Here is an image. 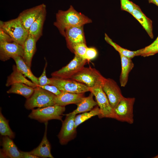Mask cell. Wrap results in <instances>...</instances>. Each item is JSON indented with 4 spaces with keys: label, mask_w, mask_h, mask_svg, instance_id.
<instances>
[{
    "label": "cell",
    "mask_w": 158,
    "mask_h": 158,
    "mask_svg": "<svg viewBox=\"0 0 158 158\" xmlns=\"http://www.w3.org/2000/svg\"><path fill=\"white\" fill-rule=\"evenodd\" d=\"M37 41L32 36L28 35L23 45V58L27 65L30 68L32 59L36 50Z\"/></svg>",
    "instance_id": "18"
},
{
    "label": "cell",
    "mask_w": 158,
    "mask_h": 158,
    "mask_svg": "<svg viewBox=\"0 0 158 158\" xmlns=\"http://www.w3.org/2000/svg\"><path fill=\"white\" fill-rule=\"evenodd\" d=\"M45 130L43 138L39 145L36 148L29 152L31 154L39 158H53L51 153V146L47 137V131L48 122L44 123Z\"/></svg>",
    "instance_id": "16"
},
{
    "label": "cell",
    "mask_w": 158,
    "mask_h": 158,
    "mask_svg": "<svg viewBox=\"0 0 158 158\" xmlns=\"http://www.w3.org/2000/svg\"><path fill=\"white\" fill-rule=\"evenodd\" d=\"M23 46L14 42H0V59L2 61L20 56L23 57Z\"/></svg>",
    "instance_id": "12"
},
{
    "label": "cell",
    "mask_w": 158,
    "mask_h": 158,
    "mask_svg": "<svg viewBox=\"0 0 158 158\" xmlns=\"http://www.w3.org/2000/svg\"><path fill=\"white\" fill-rule=\"evenodd\" d=\"M39 87L44 90L53 93L56 96L59 95L62 92L56 87L53 85H47Z\"/></svg>",
    "instance_id": "34"
},
{
    "label": "cell",
    "mask_w": 158,
    "mask_h": 158,
    "mask_svg": "<svg viewBox=\"0 0 158 158\" xmlns=\"http://www.w3.org/2000/svg\"><path fill=\"white\" fill-rule=\"evenodd\" d=\"M83 26H71L66 28L65 30L67 45L71 51L73 46L80 43H86L84 32Z\"/></svg>",
    "instance_id": "13"
},
{
    "label": "cell",
    "mask_w": 158,
    "mask_h": 158,
    "mask_svg": "<svg viewBox=\"0 0 158 158\" xmlns=\"http://www.w3.org/2000/svg\"><path fill=\"white\" fill-rule=\"evenodd\" d=\"M54 25L64 37L65 29L71 26H81L92 22L91 20L75 10L72 6L66 11L59 10L56 14Z\"/></svg>",
    "instance_id": "1"
},
{
    "label": "cell",
    "mask_w": 158,
    "mask_h": 158,
    "mask_svg": "<svg viewBox=\"0 0 158 158\" xmlns=\"http://www.w3.org/2000/svg\"><path fill=\"white\" fill-rule=\"evenodd\" d=\"M121 8L132 14L135 4L129 0H120Z\"/></svg>",
    "instance_id": "31"
},
{
    "label": "cell",
    "mask_w": 158,
    "mask_h": 158,
    "mask_svg": "<svg viewBox=\"0 0 158 158\" xmlns=\"http://www.w3.org/2000/svg\"><path fill=\"white\" fill-rule=\"evenodd\" d=\"M9 121L3 115L1 110L0 112V133L3 136H8L11 139L15 137V134L10 128Z\"/></svg>",
    "instance_id": "28"
},
{
    "label": "cell",
    "mask_w": 158,
    "mask_h": 158,
    "mask_svg": "<svg viewBox=\"0 0 158 158\" xmlns=\"http://www.w3.org/2000/svg\"><path fill=\"white\" fill-rule=\"evenodd\" d=\"M158 53V42L140 49L139 56L147 57L153 55Z\"/></svg>",
    "instance_id": "29"
},
{
    "label": "cell",
    "mask_w": 158,
    "mask_h": 158,
    "mask_svg": "<svg viewBox=\"0 0 158 158\" xmlns=\"http://www.w3.org/2000/svg\"><path fill=\"white\" fill-rule=\"evenodd\" d=\"M158 42V37L151 44H154Z\"/></svg>",
    "instance_id": "38"
},
{
    "label": "cell",
    "mask_w": 158,
    "mask_h": 158,
    "mask_svg": "<svg viewBox=\"0 0 158 158\" xmlns=\"http://www.w3.org/2000/svg\"><path fill=\"white\" fill-rule=\"evenodd\" d=\"M97 55V51L94 48H87L84 59L87 61H89L94 59Z\"/></svg>",
    "instance_id": "33"
},
{
    "label": "cell",
    "mask_w": 158,
    "mask_h": 158,
    "mask_svg": "<svg viewBox=\"0 0 158 158\" xmlns=\"http://www.w3.org/2000/svg\"><path fill=\"white\" fill-rule=\"evenodd\" d=\"M12 139L8 136H3L0 158H22L20 151L18 150Z\"/></svg>",
    "instance_id": "15"
},
{
    "label": "cell",
    "mask_w": 158,
    "mask_h": 158,
    "mask_svg": "<svg viewBox=\"0 0 158 158\" xmlns=\"http://www.w3.org/2000/svg\"><path fill=\"white\" fill-rule=\"evenodd\" d=\"M76 115L72 112L65 115L66 118L62 121L61 128L58 135L59 142L62 145L66 144L76 136L77 130L74 122Z\"/></svg>",
    "instance_id": "10"
},
{
    "label": "cell",
    "mask_w": 158,
    "mask_h": 158,
    "mask_svg": "<svg viewBox=\"0 0 158 158\" xmlns=\"http://www.w3.org/2000/svg\"><path fill=\"white\" fill-rule=\"evenodd\" d=\"M20 151L21 154L22 158H38V157L33 155L29 152H25Z\"/></svg>",
    "instance_id": "36"
},
{
    "label": "cell",
    "mask_w": 158,
    "mask_h": 158,
    "mask_svg": "<svg viewBox=\"0 0 158 158\" xmlns=\"http://www.w3.org/2000/svg\"><path fill=\"white\" fill-rule=\"evenodd\" d=\"M56 95L37 86L31 96L27 99L24 106L28 110L54 105Z\"/></svg>",
    "instance_id": "2"
},
{
    "label": "cell",
    "mask_w": 158,
    "mask_h": 158,
    "mask_svg": "<svg viewBox=\"0 0 158 158\" xmlns=\"http://www.w3.org/2000/svg\"><path fill=\"white\" fill-rule=\"evenodd\" d=\"M102 87L114 110L124 97L119 87L114 80L105 78L102 82Z\"/></svg>",
    "instance_id": "11"
},
{
    "label": "cell",
    "mask_w": 158,
    "mask_h": 158,
    "mask_svg": "<svg viewBox=\"0 0 158 158\" xmlns=\"http://www.w3.org/2000/svg\"><path fill=\"white\" fill-rule=\"evenodd\" d=\"M100 114L99 108L98 106H97L88 112H83L82 114L76 115L74 120L75 127L77 128L80 124L92 117L97 115L99 117Z\"/></svg>",
    "instance_id": "27"
},
{
    "label": "cell",
    "mask_w": 158,
    "mask_h": 158,
    "mask_svg": "<svg viewBox=\"0 0 158 158\" xmlns=\"http://www.w3.org/2000/svg\"><path fill=\"white\" fill-rule=\"evenodd\" d=\"M13 42L11 37L1 28H0V42Z\"/></svg>",
    "instance_id": "35"
},
{
    "label": "cell",
    "mask_w": 158,
    "mask_h": 158,
    "mask_svg": "<svg viewBox=\"0 0 158 158\" xmlns=\"http://www.w3.org/2000/svg\"><path fill=\"white\" fill-rule=\"evenodd\" d=\"M14 60L16 67L18 70L25 77H27L31 80L34 84L39 85L38 78L35 76L29 68L24 61L22 57L16 56L13 58Z\"/></svg>",
    "instance_id": "23"
},
{
    "label": "cell",
    "mask_w": 158,
    "mask_h": 158,
    "mask_svg": "<svg viewBox=\"0 0 158 158\" xmlns=\"http://www.w3.org/2000/svg\"><path fill=\"white\" fill-rule=\"evenodd\" d=\"M59 95L55 98V104L65 107L71 104H77L85 97L84 93H75L61 91Z\"/></svg>",
    "instance_id": "17"
},
{
    "label": "cell",
    "mask_w": 158,
    "mask_h": 158,
    "mask_svg": "<svg viewBox=\"0 0 158 158\" xmlns=\"http://www.w3.org/2000/svg\"><path fill=\"white\" fill-rule=\"evenodd\" d=\"M131 15L140 23L150 37L153 39L152 22L143 13L138 6L135 5Z\"/></svg>",
    "instance_id": "21"
},
{
    "label": "cell",
    "mask_w": 158,
    "mask_h": 158,
    "mask_svg": "<svg viewBox=\"0 0 158 158\" xmlns=\"http://www.w3.org/2000/svg\"><path fill=\"white\" fill-rule=\"evenodd\" d=\"M50 85L55 86L61 91L75 93H84L90 91V88L85 84L71 79L50 78Z\"/></svg>",
    "instance_id": "9"
},
{
    "label": "cell",
    "mask_w": 158,
    "mask_h": 158,
    "mask_svg": "<svg viewBox=\"0 0 158 158\" xmlns=\"http://www.w3.org/2000/svg\"><path fill=\"white\" fill-rule=\"evenodd\" d=\"M153 158H158V154L156 155V156L154 157Z\"/></svg>",
    "instance_id": "39"
},
{
    "label": "cell",
    "mask_w": 158,
    "mask_h": 158,
    "mask_svg": "<svg viewBox=\"0 0 158 158\" xmlns=\"http://www.w3.org/2000/svg\"><path fill=\"white\" fill-rule=\"evenodd\" d=\"M65 107L56 104L42 108L33 109L29 115V118L41 123H45L52 119L62 121Z\"/></svg>",
    "instance_id": "4"
},
{
    "label": "cell",
    "mask_w": 158,
    "mask_h": 158,
    "mask_svg": "<svg viewBox=\"0 0 158 158\" xmlns=\"http://www.w3.org/2000/svg\"><path fill=\"white\" fill-rule=\"evenodd\" d=\"M46 7V5L42 4L24 10L19 14L18 18L28 31L31 25Z\"/></svg>",
    "instance_id": "14"
},
{
    "label": "cell",
    "mask_w": 158,
    "mask_h": 158,
    "mask_svg": "<svg viewBox=\"0 0 158 158\" xmlns=\"http://www.w3.org/2000/svg\"><path fill=\"white\" fill-rule=\"evenodd\" d=\"M149 3H153L158 6V0H148Z\"/></svg>",
    "instance_id": "37"
},
{
    "label": "cell",
    "mask_w": 158,
    "mask_h": 158,
    "mask_svg": "<svg viewBox=\"0 0 158 158\" xmlns=\"http://www.w3.org/2000/svg\"><path fill=\"white\" fill-rule=\"evenodd\" d=\"M47 63L46 61L43 72L41 76L38 78L39 86H43L47 85H50L51 81L50 78H48L46 75V68Z\"/></svg>",
    "instance_id": "32"
},
{
    "label": "cell",
    "mask_w": 158,
    "mask_h": 158,
    "mask_svg": "<svg viewBox=\"0 0 158 158\" xmlns=\"http://www.w3.org/2000/svg\"><path fill=\"white\" fill-rule=\"evenodd\" d=\"M104 78L95 68L84 67L70 79L83 83L90 88L102 83Z\"/></svg>",
    "instance_id": "7"
},
{
    "label": "cell",
    "mask_w": 158,
    "mask_h": 158,
    "mask_svg": "<svg viewBox=\"0 0 158 158\" xmlns=\"http://www.w3.org/2000/svg\"><path fill=\"white\" fill-rule=\"evenodd\" d=\"M121 63V72L119 81L121 86L124 87L128 81L129 74L133 68L134 64L131 59L119 54Z\"/></svg>",
    "instance_id": "20"
},
{
    "label": "cell",
    "mask_w": 158,
    "mask_h": 158,
    "mask_svg": "<svg viewBox=\"0 0 158 158\" xmlns=\"http://www.w3.org/2000/svg\"><path fill=\"white\" fill-rule=\"evenodd\" d=\"M87 48L86 43H79L73 46L71 51L84 59Z\"/></svg>",
    "instance_id": "30"
},
{
    "label": "cell",
    "mask_w": 158,
    "mask_h": 158,
    "mask_svg": "<svg viewBox=\"0 0 158 158\" xmlns=\"http://www.w3.org/2000/svg\"><path fill=\"white\" fill-rule=\"evenodd\" d=\"M135 101L134 97H124L114 109L115 119L130 124L133 123V106Z\"/></svg>",
    "instance_id": "5"
},
{
    "label": "cell",
    "mask_w": 158,
    "mask_h": 158,
    "mask_svg": "<svg viewBox=\"0 0 158 158\" xmlns=\"http://www.w3.org/2000/svg\"><path fill=\"white\" fill-rule=\"evenodd\" d=\"M87 61L77 54L66 65L61 69L52 73V77L61 79H70L84 67Z\"/></svg>",
    "instance_id": "8"
},
{
    "label": "cell",
    "mask_w": 158,
    "mask_h": 158,
    "mask_svg": "<svg viewBox=\"0 0 158 158\" xmlns=\"http://www.w3.org/2000/svg\"><path fill=\"white\" fill-rule=\"evenodd\" d=\"M105 39L108 43L113 47L118 52L119 54L130 59L139 56L140 49L137 51H131L123 48L113 42L106 34H105Z\"/></svg>",
    "instance_id": "26"
},
{
    "label": "cell",
    "mask_w": 158,
    "mask_h": 158,
    "mask_svg": "<svg viewBox=\"0 0 158 158\" xmlns=\"http://www.w3.org/2000/svg\"><path fill=\"white\" fill-rule=\"evenodd\" d=\"M34 90V88L25 83H17L12 84L7 93L19 95L28 99L32 95Z\"/></svg>",
    "instance_id": "25"
},
{
    "label": "cell",
    "mask_w": 158,
    "mask_h": 158,
    "mask_svg": "<svg viewBox=\"0 0 158 158\" xmlns=\"http://www.w3.org/2000/svg\"><path fill=\"white\" fill-rule=\"evenodd\" d=\"M13 72L8 77L6 84L7 87L9 86L12 84L17 83H23L34 88L37 85L28 80L17 69L16 65L13 66Z\"/></svg>",
    "instance_id": "22"
},
{
    "label": "cell",
    "mask_w": 158,
    "mask_h": 158,
    "mask_svg": "<svg viewBox=\"0 0 158 158\" xmlns=\"http://www.w3.org/2000/svg\"><path fill=\"white\" fill-rule=\"evenodd\" d=\"M102 83L98 84L93 87L90 88V91L95 96L97 105L100 109L101 114L99 117V118H106L115 119L114 110L102 89Z\"/></svg>",
    "instance_id": "6"
},
{
    "label": "cell",
    "mask_w": 158,
    "mask_h": 158,
    "mask_svg": "<svg viewBox=\"0 0 158 158\" xmlns=\"http://www.w3.org/2000/svg\"><path fill=\"white\" fill-rule=\"evenodd\" d=\"M0 28L9 35L13 42L22 46L28 35V31L18 17L6 22L0 20Z\"/></svg>",
    "instance_id": "3"
},
{
    "label": "cell",
    "mask_w": 158,
    "mask_h": 158,
    "mask_svg": "<svg viewBox=\"0 0 158 158\" xmlns=\"http://www.w3.org/2000/svg\"><path fill=\"white\" fill-rule=\"evenodd\" d=\"M46 7L31 25L28 31V35L34 37L37 41L42 35L43 25L46 19Z\"/></svg>",
    "instance_id": "19"
},
{
    "label": "cell",
    "mask_w": 158,
    "mask_h": 158,
    "mask_svg": "<svg viewBox=\"0 0 158 158\" xmlns=\"http://www.w3.org/2000/svg\"><path fill=\"white\" fill-rule=\"evenodd\" d=\"M93 94L92 92L87 97H84L77 105V108L72 112L77 114L80 113L90 111L97 105L96 101L93 99Z\"/></svg>",
    "instance_id": "24"
}]
</instances>
